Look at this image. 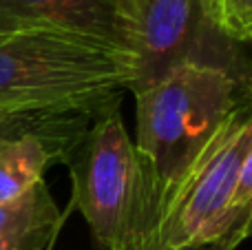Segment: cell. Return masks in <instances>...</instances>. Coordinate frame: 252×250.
Here are the masks:
<instances>
[{"label": "cell", "instance_id": "8992f818", "mask_svg": "<svg viewBox=\"0 0 252 250\" xmlns=\"http://www.w3.org/2000/svg\"><path fill=\"white\" fill-rule=\"evenodd\" d=\"M71 31L126 47L124 18L111 0H0V35Z\"/></svg>", "mask_w": 252, "mask_h": 250}, {"label": "cell", "instance_id": "5b68a950", "mask_svg": "<svg viewBox=\"0 0 252 250\" xmlns=\"http://www.w3.org/2000/svg\"><path fill=\"white\" fill-rule=\"evenodd\" d=\"M201 27H208L199 0H135L128 18V51L135 58V80L130 93L157 80L173 64L195 58Z\"/></svg>", "mask_w": 252, "mask_h": 250}, {"label": "cell", "instance_id": "5bb4252c", "mask_svg": "<svg viewBox=\"0 0 252 250\" xmlns=\"http://www.w3.org/2000/svg\"><path fill=\"white\" fill-rule=\"evenodd\" d=\"M44 250H53V246H49V248H44Z\"/></svg>", "mask_w": 252, "mask_h": 250}, {"label": "cell", "instance_id": "8fae6325", "mask_svg": "<svg viewBox=\"0 0 252 250\" xmlns=\"http://www.w3.org/2000/svg\"><path fill=\"white\" fill-rule=\"evenodd\" d=\"M115 4V9L120 11V16L124 18V25H126V40H128V18L133 13V7H135V0H111ZM128 44V42H126Z\"/></svg>", "mask_w": 252, "mask_h": 250}, {"label": "cell", "instance_id": "9c48e42d", "mask_svg": "<svg viewBox=\"0 0 252 250\" xmlns=\"http://www.w3.org/2000/svg\"><path fill=\"white\" fill-rule=\"evenodd\" d=\"M232 213H235L237 226L241 228L244 237H250V215H252V149L244 162L239 175V186H237V195L235 202H232Z\"/></svg>", "mask_w": 252, "mask_h": 250}, {"label": "cell", "instance_id": "277c9868", "mask_svg": "<svg viewBox=\"0 0 252 250\" xmlns=\"http://www.w3.org/2000/svg\"><path fill=\"white\" fill-rule=\"evenodd\" d=\"M71 204L100 250H130L146 233L148 193L133 137L118 106L100 113L66 157Z\"/></svg>", "mask_w": 252, "mask_h": 250}, {"label": "cell", "instance_id": "6da1fadb", "mask_svg": "<svg viewBox=\"0 0 252 250\" xmlns=\"http://www.w3.org/2000/svg\"><path fill=\"white\" fill-rule=\"evenodd\" d=\"M133 80L120 44L51 29L0 35V113H102Z\"/></svg>", "mask_w": 252, "mask_h": 250}, {"label": "cell", "instance_id": "30bf717a", "mask_svg": "<svg viewBox=\"0 0 252 250\" xmlns=\"http://www.w3.org/2000/svg\"><path fill=\"white\" fill-rule=\"evenodd\" d=\"M250 58H248V64H246V71L241 75H237L239 78V91H241V102H244L246 106H250L252 109V40H250Z\"/></svg>", "mask_w": 252, "mask_h": 250}, {"label": "cell", "instance_id": "52a82bcc", "mask_svg": "<svg viewBox=\"0 0 252 250\" xmlns=\"http://www.w3.org/2000/svg\"><path fill=\"white\" fill-rule=\"evenodd\" d=\"M66 213L58 208L47 182L22 197L0 204V250H44L53 246Z\"/></svg>", "mask_w": 252, "mask_h": 250}, {"label": "cell", "instance_id": "7a4b0ae2", "mask_svg": "<svg viewBox=\"0 0 252 250\" xmlns=\"http://www.w3.org/2000/svg\"><path fill=\"white\" fill-rule=\"evenodd\" d=\"M133 97V144L142 164L151 219L161 195L244 102L235 71L204 58L173 64L157 80L135 89Z\"/></svg>", "mask_w": 252, "mask_h": 250}, {"label": "cell", "instance_id": "4fadbf2b", "mask_svg": "<svg viewBox=\"0 0 252 250\" xmlns=\"http://www.w3.org/2000/svg\"><path fill=\"white\" fill-rule=\"evenodd\" d=\"M4 118H7V113H0V128H2V122H4Z\"/></svg>", "mask_w": 252, "mask_h": 250}, {"label": "cell", "instance_id": "3957f363", "mask_svg": "<svg viewBox=\"0 0 252 250\" xmlns=\"http://www.w3.org/2000/svg\"><path fill=\"white\" fill-rule=\"evenodd\" d=\"M252 149V109L241 104L192 164L161 195L148 228L130 250H184L228 239L246 242L232 202Z\"/></svg>", "mask_w": 252, "mask_h": 250}, {"label": "cell", "instance_id": "ba28073f", "mask_svg": "<svg viewBox=\"0 0 252 250\" xmlns=\"http://www.w3.org/2000/svg\"><path fill=\"white\" fill-rule=\"evenodd\" d=\"M204 20L230 42L252 40V0H199Z\"/></svg>", "mask_w": 252, "mask_h": 250}, {"label": "cell", "instance_id": "7c38bea8", "mask_svg": "<svg viewBox=\"0 0 252 250\" xmlns=\"http://www.w3.org/2000/svg\"><path fill=\"white\" fill-rule=\"evenodd\" d=\"M237 246L228 239H221V242H213V244H201V246H190L184 250H235Z\"/></svg>", "mask_w": 252, "mask_h": 250}]
</instances>
